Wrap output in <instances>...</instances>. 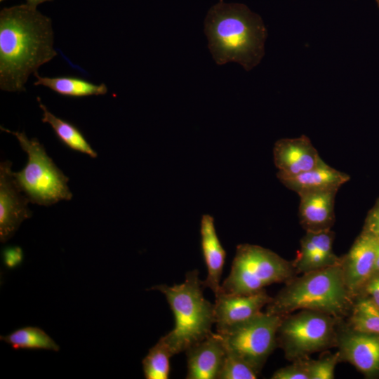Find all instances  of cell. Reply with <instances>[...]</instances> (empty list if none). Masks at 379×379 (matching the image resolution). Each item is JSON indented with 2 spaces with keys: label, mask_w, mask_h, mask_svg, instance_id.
<instances>
[{
  "label": "cell",
  "mask_w": 379,
  "mask_h": 379,
  "mask_svg": "<svg viewBox=\"0 0 379 379\" xmlns=\"http://www.w3.org/2000/svg\"><path fill=\"white\" fill-rule=\"evenodd\" d=\"M51 18L27 4L0 12V88L25 91L29 77L57 55Z\"/></svg>",
  "instance_id": "obj_1"
},
{
  "label": "cell",
  "mask_w": 379,
  "mask_h": 379,
  "mask_svg": "<svg viewBox=\"0 0 379 379\" xmlns=\"http://www.w3.org/2000/svg\"><path fill=\"white\" fill-rule=\"evenodd\" d=\"M205 33L218 65L236 62L249 71L264 55L266 28L262 18L244 4L220 1L212 6Z\"/></svg>",
  "instance_id": "obj_2"
},
{
  "label": "cell",
  "mask_w": 379,
  "mask_h": 379,
  "mask_svg": "<svg viewBox=\"0 0 379 379\" xmlns=\"http://www.w3.org/2000/svg\"><path fill=\"white\" fill-rule=\"evenodd\" d=\"M302 274L286 282L267 305L265 312L285 316L308 310L340 319L348 316L354 298L346 286L340 264Z\"/></svg>",
  "instance_id": "obj_3"
},
{
  "label": "cell",
  "mask_w": 379,
  "mask_h": 379,
  "mask_svg": "<svg viewBox=\"0 0 379 379\" xmlns=\"http://www.w3.org/2000/svg\"><path fill=\"white\" fill-rule=\"evenodd\" d=\"M204 288L199 271L193 270L186 274L185 281L180 284H161L148 289L164 294L173 313L175 326L161 337L173 355L185 352L213 333L214 304L204 298Z\"/></svg>",
  "instance_id": "obj_4"
},
{
  "label": "cell",
  "mask_w": 379,
  "mask_h": 379,
  "mask_svg": "<svg viewBox=\"0 0 379 379\" xmlns=\"http://www.w3.org/2000/svg\"><path fill=\"white\" fill-rule=\"evenodd\" d=\"M1 129L15 135L27 154L28 161L25 168L19 172H13V175L29 202L49 206L60 201L70 200L72 194L67 185L69 178L46 154L38 139H29L23 132L12 131L2 126Z\"/></svg>",
  "instance_id": "obj_5"
},
{
  "label": "cell",
  "mask_w": 379,
  "mask_h": 379,
  "mask_svg": "<svg viewBox=\"0 0 379 379\" xmlns=\"http://www.w3.org/2000/svg\"><path fill=\"white\" fill-rule=\"evenodd\" d=\"M297 274L292 262L264 247L242 244L237 246L231 270L220 291L251 294L275 283L286 282Z\"/></svg>",
  "instance_id": "obj_6"
},
{
  "label": "cell",
  "mask_w": 379,
  "mask_h": 379,
  "mask_svg": "<svg viewBox=\"0 0 379 379\" xmlns=\"http://www.w3.org/2000/svg\"><path fill=\"white\" fill-rule=\"evenodd\" d=\"M342 320L308 310L283 316L277 331V346L292 361L338 347Z\"/></svg>",
  "instance_id": "obj_7"
},
{
  "label": "cell",
  "mask_w": 379,
  "mask_h": 379,
  "mask_svg": "<svg viewBox=\"0 0 379 379\" xmlns=\"http://www.w3.org/2000/svg\"><path fill=\"white\" fill-rule=\"evenodd\" d=\"M283 316L260 312L221 333L227 348L260 372L277 346V335Z\"/></svg>",
  "instance_id": "obj_8"
},
{
  "label": "cell",
  "mask_w": 379,
  "mask_h": 379,
  "mask_svg": "<svg viewBox=\"0 0 379 379\" xmlns=\"http://www.w3.org/2000/svg\"><path fill=\"white\" fill-rule=\"evenodd\" d=\"M379 239L362 230L348 252L340 257V265L346 286L355 298L374 274Z\"/></svg>",
  "instance_id": "obj_9"
},
{
  "label": "cell",
  "mask_w": 379,
  "mask_h": 379,
  "mask_svg": "<svg viewBox=\"0 0 379 379\" xmlns=\"http://www.w3.org/2000/svg\"><path fill=\"white\" fill-rule=\"evenodd\" d=\"M10 161L0 164V240L11 238L25 220L32 217L27 197L17 185Z\"/></svg>",
  "instance_id": "obj_10"
},
{
  "label": "cell",
  "mask_w": 379,
  "mask_h": 379,
  "mask_svg": "<svg viewBox=\"0 0 379 379\" xmlns=\"http://www.w3.org/2000/svg\"><path fill=\"white\" fill-rule=\"evenodd\" d=\"M338 347L340 361L351 364L366 377L379 375V335L341 326Z\"/></svg>",
  "instance_id": "obj_11"
},
{
  "label": "cell",
  "mask_w": 379,
  "mask_h": 379,
  "mask_svg": "<svg viewBox=\"0 0 379 379\" xmlns=\"http://www.w3.org/2000/svg\"><path fill=\"white\" fill-rule=\"evenodd\" d=\"M272 298L265 289L251 294L220 291L214 303L216 332L221 333L258 314Z\"/></svg>",
  "instance_id": "obj_12"
},
{
  "label": "cell",
  "mask_w": 379,
  "mask_h": 379,
  "mask_svg": "<svg viewBox=\"0 0 379 379\" xmlns=\"http://www.w3.org/2000/svg\"><path fill=\"white\" fill-rule=\"evenodd\" d=\"M277 176H293L318 166L323 160L310 138L302 135L278 140L273 149Z\"/></svg>",
  "instance_id": "obj_13"
},
{
  "label": "cell",
  "mask_w": 379,
  "mask_h": 379,
  "mask_svg": "<svg viewBox=\"0 0 379 379\" xmlns=\"http://www.w3.org/2000/svg\"><path fill=\"white\" fill-rule=\"evenodd\" d=\"M335 234L331 230L306 231L293 265L297 274H304L340 264L333 252Z\"/></svg>",
  "instance_id": "obj_14"
},
{
  "label": "cell",
  "mask_w": 379,
  "mask_h": 379,
  "mask_svg": "<svg viewBox=\"0 0 379 379\" xmlns=\"http://www.w3.org/2000/svg\"><path fill=\"white\" fill-rule=\"evenodd\" d=\"M185 352L187 379H218L226 353V347L220 334L212 333Z\"/></svg>",
  "instance_id": "obj_15"
},
{
  "label": "cell",
  "mask_w": 379,
  "mask_h": 379,
  "mask_svg": "<svg viewBox=\"0 0 379 379\" xmlns=\"http://www.w3.org/2000/svg\"><path fill=\"white\" fill-rule=\"evenodd\" d=\"M338 190H319L301 193L298 216L305 231L331 229L335 222L334 204Z\"/></svg>",
  "instance_id": "obj_16"
},
{
  "label": "cell",
  "mask_w": 379,
  "mask_h": 379,
  "mask_svg": "<svg viewBox=\"0 0 379 379\" xmlns=\"http://www.w3.org/2000/svg\"><path fill=\"white\" fill-rule=\"evenodd\" d=\"M201 247L207 268V277L202 281L205 288H210L215 296L221 289L220 279L226 258V251L216 233L214 218L208 214L201 216L200 222Z\"/></svg>",
  "instance_id": "obj_17"
},
{
  "label": "cell",
  "mask_w": 379,
  "mask_h": 379,
  "mask_svg": "<svg viewBox=\"0 0 379 379\" xmlns=\"http://www.w3.org/2000/svg\"><path fill=\"white\" fill-rule=\"evenodd\" d=\"M277 178L286 187L300 194L312 191L338 190L350 178L322 161L316 167L300 174Z\"/></svg>",
  "instance_id": "obj_18"
},
{
  "label": "cell",
  "mask_w": 379,
  "mask_h": 379,
  "mask_svg": "<svg viewBox=\"0 0 379 379\" xmlns=\"http://www.w3.org/2000/svg\"><path fill=\"white\" fill-rule=\"evenodd\" d=\"M36 79L34 84L43 86L65 96L85 97L102 95L107 93L105 84H95L82 78L72 76L56 77H41L37 72L34 74Z\"/></svg>",
  "instance_id": "obj_19"
},
{
  "label": "cell",
  "mask_w": 379,
  "mask_h": 379,
  "mask_svg": "<svg viewBox=\"0 0 379 379\" xmlns=\"http://www.w3.org/2000/svg\"><path fill=\"white\" fill-rule=\"evenodd\" d=\"M39 105L43 112L41 121L48 124L54 131L58 138L69 149L92 158L97 157V153L91 147L82 133L72 124L57 117L52 114L37 98Z\"/></svg>",
  "instance_id": "obj_20"
},
{
  "label": "cell",
  "mask_w": 379,
  "mask_h": 379,
  "mask_svg": "<svg viewBox=\"0 0 379 379\" xmlns=\"http://www.w3.org/2000/svg\"><path fill=\"white\" fill-rule=\"evenodd\" d=\"M346 326L352 330L379 335V307L367 296L357 295Z\"/></svg>",
  "instance_id": "obj_21"
},
{
  "label": "cell",
  "mask_w": 379,
  "mask_h": 379,
  "mask_svg": "<svg viewBox=\"0 0 379 379\" xmlns=\"http://www.w3.org/2000/svg\"><path fill=\"white\" fill-rule=\"evenodd\" d=\"M0 339L14 350H46L58 352L60 347L46 332L39 327L27 326L17 329Z\"/></svg>",
  "instance_id": "obj_22"
},
{
  "label": "cell",
  "mask_w": 379,
  "mask_h": 379,
  "mask_svg": "<svg viewBox=\"0 0 379 379\" xmlns=\"http://www.w3.org/2000/svg\"><path fill=\"white\" fill-rule=\"evenodd\" d=\"M173 356L168 345L160 338L142 361L145 378L168 379L171 371L170 359Z\"/></svg>",
  "instance_id": "obj_23"
},
{
  "label": "cell",
  "mask_w": 379,
  "mask_h": 379,
  "mask_svg": "<svg viewBox=\"0 0 379 379\" xmlns=\"http://www.w3.org/2000/svg\"><path fill=\"white\" fill-rule=\"evenodd\" d=\"M259 373L239 356L226 347L218 379H255L258 378Z\"/></svg>",
  "instance_id": "obj_24"
},
{
  "label": "cell",
  "mask_w": 379,
  "mask_h": 379,
  "mask_svg": "<svg viewBox=\"0 0 379 379\" xmlns=\"http://www.w3.org/2000/svg\"><path fill=\"white\" fill-rule=\"evenodd\" d=\"M338 351L317 360L309 359L310 379H333L336 364L340 362Z\"/></svg>",
  "instance_id": "obj_25"
},
{
  "label": "cell",
  "mask_w": 379,
  "mask_h": 379,
  "mask_svg": "<svg viewBox=\"0 0 379 379\" xmlns=\"http://www.w3.org/2000/svg\"><path fill=\"white\" fill-rule=\"evenodd\" d=\"M309 358L298 359L293 364L279 368L272 375V379H310Z\"/></svg>",
  "instance_id": "obj_26"
},
{
  "label": "cell",
  "mask_w": 379,
  "mask_h": 379,
  "mask_svg": "<svg viewBox=\"0 0 379 379\" xmlns=\"http://www.w3.org/2000/svg\"><path fill=\"white\" fill-rule=\"evenodd\" d=\"M379 238V199L368 211L366 218L364 229Z\"/></svg>",
  "instance_id": "obj_27"
},
{
  "label": "cell",
  "mask_w": 379,
  "mask_h": 379,
  "mask_svg": "<svg viewBox=\"0 0 379 379\" xmlns=\"http://www.w3.org/2000/svg\"><path fill=\"white\" fill-rule=\"evenodd\" d=\"M361 292H364L366 296L379 307V273L371 277L364 285Z\"/></svg>",
  "instance_id": "obj_28"
},
{
  "label": "cell",
  "mask_w": 379,
  "mask_h": 379,
  "mask_svg": "<svg viewBox=\"0 0 379 379\" xmlns=\"http://www.w3.org/2000/svg\"><path fill=\"white\" fill-rule=\"evenodd\" d=\"M5 265L13 268L20 265L22 260V251L19 247L7 248L3 253Z\"/></svg>",
  "instance_id": "obj_29"
},
{
  "label": "cell",
  "mask_w": 379,
  "mask_h": 379,
  "mask_svg": "<svg viewBox=\"0 0 379 379\" xmlns=\"http://www.w3.org/2000/svg\"><path fill=\"white\" fill-rule=\"evenodd\" d=\"M379 239V238H378ZM379 273V241L377 248L376 258L374 267V274Z\"/></svg>",
  "instance_id": "obj_30"
},
{
  "label": "cell",
  "mask_w": 379,
  "mask_h": 379,
  "mask_svg": "<svg viewBox=\"0 0 379 379\" xmlns=\"http://www.w3.org/2000/svg\"><path fill=\"white\" fill-rule=\"evenodd\" d=\"M51 1L53 0H26V4L36 8V6L41 3Z\"/></svg>",
  "instance_id": "obj_31"
},
{
  "label": "cell",
  "mask_w": 379,
  "mask_h": 379,
  "mask_svg": "<svg viewBox=\"0 0 379 379\" xmlns=\"http://www.w3.org/2000/svg\"><path fill=\"white\" fill-rule=\"evenodd\" d=\"M376 1L378 3V7H379V0H376Z\"/></svg>",
  "instance_id": "obj_32"
},
{
  "label": "cell",
  "mask_w": 379,
  "mask_h": 379,
  "mask_svg": "<svg viewBox=\"0 0 379 379\" xmlns=\"http://www.w3.org/2000/svg\"><path fill=\"white\" fill-rule=\"evenodd\" d=\"M220 1H223V0H220Z\"/></svg>",
  "instance_id": "obj_33"
},
{
  "label": "cell",
  "mask_w": 379,
  "mask_h": 379,
  "mask_svg": "<svg viewBox=\"0 0 379 379\" xmlns=\"http://www.w3.org/2000/svg\"><path fill=\"white\" fill-rule=\"evenodd\" d=\"M4 1V0H0V1Z\"/></svg>",
  "instance_id": "obj_34"
}]
</instances>
